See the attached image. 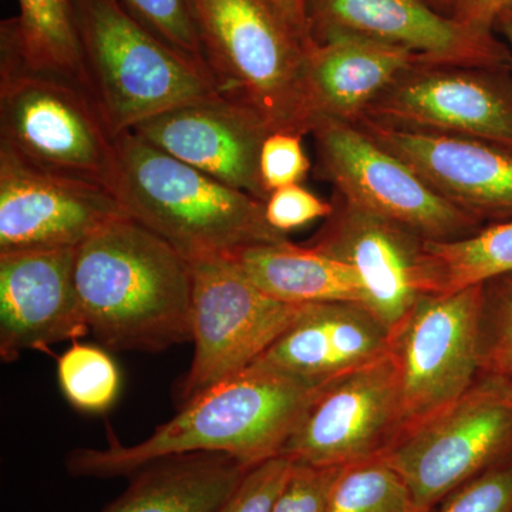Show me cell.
I'll list each match as a JSON object with an SVG mask.
<instances>
[{
	"label": "cell",
	"instance_id": "2e32d148",
	"mask_svg": "<svg viewBox=\"0 0 512 512\" xmlns=\"http://www.w3.org/2000/svg\"><path fill=\"white\" fill-rule=\"evenodd\" d=\"M357 126L484 225L512 220V150L476 138L421 133L362 119Z\"/></svg>",
	"mask_w": 512,
	"mask_h": 512
},
{
	"label": "cell",
	"instance_id": "30bf717a",
	"mask_svg": "<svg viewBox=\"0 0 512 512\" xmlns=\"http://www.w3.org/2000/svg\"><path fill=\"white\" fill-rule=\"evenodd\" d=\"M480 299L481 284L423 295L390 335L402 390V434L443 412L476 383Z\"/></svg>",
	"mask_w": 512,
	"mask_h": 512
},
{
	"label": "cell",
	"instance_id": "7402d4cb",
	"mask_svg": "<svg viewBox=\"0 0 512 512\" xmlns=\"http://www.w3.org/2000/svg\"><path fill=\"white\" fill-rule=\"evenodd\" d=\"M235 264L266 295L292 305L349 302L366 306L362 279L352 266L306 245H262L239 252Z\"/></svg>",
	"mask_w": 512,
	"mask_h": 512
},
{
	"label": "cell",
	"instance_id": "3957f363",
	"mask_svg": "<svg viewBox=\"0 0 512 512\" xmlns=\"http://www.w3.org/2000/svg\"><path fill=\"white\" fill-rule=\"evenodd\" d=\"M111 191L128 217L177 249L188 262L234 256L288 235L265 218V202L229 187L150 146L131 131L116 137Z\"/></svg>",
	"mask_w": 512,
	"mask_h": 512
},
{
	"label": "cell",
	"instance_id": "8992f818",
	"mask_svg": "<svg viewBox=\"0 0 512 512\" xmlns=\"http://www.w3.org/2000/svg\"><path fill=\"white\" fill-rule=\"evenodd\" d=\"M114 143L116 137L89 90L0 56L2 150L40 170L111 191L116 173Z\"/></svg>",
	"mask_w": 512,
	"mask_h": 512
},
{
	"label": "cell",
	"instance_id": "ac0fdd59",
	"mask_svg": "<svg viewBox=\"0 0 512 512\" xmlns=\"http://www.w3.org/2000/svg\"><path fill=\"white\" fill-rule=\"evenodd\" d=\"M131 133L220 183L266 202L259 156L269 136L254 116L228 101L188 104L137 124Z\"/></svg>",
	"mask_w": 512,
	"mask_h": 512
},
{
	"label": "cell",
	"instance_id": "f546056e",
	"mask_svg": "<svg viewBox=\"0 0 512 512\" xmlns=\"http://www.w3.org/2000/svg\"><path fill=\"white\" fill-rule=\"evenodd\" d=\"M292 466L291 458L276 456L249 468L234 493L215 512H272Z\"/></svg>",
	"mask_w": 512,
	"mask_h": 512
},
{
	"label": "cell",
	"instance_id": "603a6c76",
	"mask_svg": "<svg viewBox=\"0 0 512 512\" xmlns=\"http://www.w3.org/2000/svg\"><path fill=\"white\" fill-rule=\"evenodd\" d=\"M19 15L0 25V56L62 76L93 94L73 0H18ZM96 99V97H94Z\"/></svg>",
	"mask_w": 512,
	"mask_h": 512
},
{
	"label": "cell",
	"instance_id": "9c48e42d",
	"mask_svg": "<svg viewBox=\"0 0 512 512\" xmlns=\"http://www.w3.org/2000/svg\"><path fill=\"white\" fill-rule=\"evenodd\" d=\"M512 454V396L493 376L397 439L384 458L421 508L436 511L460 485Z\"/></svg>",
	"mask_w": 512,
	"mask_h": 512
},
{
	"label": "cell",
	"instance_id": "7c38bea8",
	"mask_svg": "<svg viewBox=\"0 0 512 512\" xmlns=\"http://www.w3.org/2000/svg\"><path fill=\"white\" fill-rule=\"evenodd\" d=\"M362 119L402 130L476 138L512 150V72L419 64L384 90Z\"/></svg>",
	"mask_w": 512,
	"mask_h": 512
},
{
	"label": "cell",
	"instance_id": "4316f807",
	"mask_svg": "<svg viewBox=\"0 0 512 512\" xmlns=\"http://www.w3.org/2000/svg\"><path fill=\"white\" fill-rule=\"evenodd\" d=\"M480 375H490L512 356V272L481 284L478 315Z\"/></svg>",
	"mask_w": 512,
	"mask_h": 512
},
{
	"label": "cell",
	"instance_id": "44dd1931",
	"mask_svg": "<svg viewBox=\"0 0 512 512\" xmlns=\"http://www.w3.org/2000/svg\"><path fill=\"white\" fill-rule=\"evenodd\" d=\"M248 470L222 453L157 458L131 473L126 491L100 512H215Z\"/></svg>",
	"mask_w": 512,
	"mask_h": 512
},
{
	"label": "cell",
	"instance_id": "f1b7e54d",
	"mask_svg": "<svg viewBox=\"0 0 512 512\" xmlns=\"http://www.w3.org/2000/svg\"><path fill=\"white\" fill-rule=\"evenodd\" d=\"M437 512H512V454L460 485Z\"/></svg>",
	"mask_w": 512,
	"mask_h": 512
},
{
	"label": "cell",
	"instance_id": "1f68e13d",
	"mask_svg": "<svg viewBox=\"0 0 512 512\" xmlns=\"http://www.w3.org/2000/svg\"><path fill=\"white\" fill-rule=\"evenodd\" d=\"M340 468L293 463L272 512H329Z\"/></svg>",
	"mask_w": 512,
	"mask_h": 512
},
{
	"label": "cell",
	"instance_id": "d4e9b609",
	"mask_svg": "<svg viewBox=\"0 0 512 512\" xmlns=\"http://www.w3.org/2000/svg\"><path fill=\"white\" fill-rule=\"evenodd\" d=\"M329 512H437L421 508L409 484L384 457L340 468Z\"/></svg>",
	"mask_w": 512,
	"mask_h": 512
},
{
	"label": "cell",
	"instance_id": "52a82bcc",
	"mask_svg": "<svg viewBox=\"0 0 512 512\" xmlns=\"http://www.w3.org/2000/svg\"><path fill=\"white\" fill-rule=\"evenodd\" d=\"M311 134L316 177L332 185L333 194L350 204L429 241L467 238L485 227L444 200L410 165L357 124L319 117Z\"/></svg>",
	"mask_w": 512,
	"mask_h": 512
},
{
	"label": "cell",
	"instance_id": "d590c367",
	"mask_svg": "<svg viewBox=\"0 0 512 512\" xmlns=\"http://www.w3.org/2000/svg\"><path fill=\"white\" fill-rule=\"evenodd\" d=\"M488 376L495 377L501 383V386L512 396V356L508 357L503 365Z\"/></svg>",
	"mask_w": 512,
	"mask_h": 512
},
{
	"label": "cell",
	"instance_id": "74e56055",
	"mask_svg": "<svg viewBox=\"0 0 512 512\" xmlns=\"http://www.w3.org/2000/svg\"><path fill=\"white\" fill-rule=\"evenodd\" d=\"M434 8L439 9L444 15L451 16L457 0H430Z\"/></svg>",
	"mask_w": 512,
	"mask_h": 512
},
{
	"label": "cell",
	"instance_id": "83f0119b",
	"mask_svg": "<svg viewBox=\"0 0 512 512\" xmlns=\"http://www.w3.org/2000/svg\"><path fill=\"white\" fill-rule=\"evenodd\" d=\"M121 3L154 35L210 74L187 0H121Z\"/></svg>",
	"mask_w": 512,
	"mask_h": 512
},
{
	"label": "cell",
	"instance_id": "7a4b0ae2",
	"mask_svg": "<svg viewBox=\"0 0 512 512\" xmlns=\"http://www.w3.org/2000/svg\"><path fill=\"white\" fill-rule=\"evenodd\" d=\"M322 386L252 365L181 406L141 443L124 446L111 440L106 448H76L66 468L74 477H128L157 458L188 453L228 454L255 467L281 456Z\"/></svg>",
	"mask_w": 512,
	"mask_h": 512
},
{
	"label": "cell",
	"instance_id": "836d02e7",
	"mask_svg": "<svg viewBox=\"0 0 512 512\" xmlns=\"http://www.w3.org/2000/svg\"><path fill=\"white\" fill-rule=\"evenodd\" d=\"M511 5L512 0H457L451 18L471 28L495 32L498 20Z\"/></svg>",
	"mask_w": 512,
	"mask_h": 512
},
{
	"label": "cell",
	"instance_id": "4dcf8cb0",
	"mask_svg": "<svg viewBox=\"0 0 512 512\" xmlns=\"http://www.w3.org/2000/svg\"><path fill=\"white\" fill-rule=\"evenodd\" d=\"M301 134L272 133L265 138L259 156L262 185L268 195L288 185L302 184L312 164Z\"/></svg>",
	"mask_w": 512,
	"mask_h": 512
},
{
	"label": "cell",
	"instance_id": "8fae6325",
	"mask_svg": "<svg viewBox=\"0 0 512 512\" xmlns=\"http://www.w3.org/2000/svg\"><path fill=\"white\" fill-rule=\"evenodd\" d=\"M402 429L399 369L389 352L320 387L281 456L311 466H350L383 457Z\"/></svg>",
	"mask_w": 512,
	"mask_h": 512
},
{
	"label": "cell",
	"instance_id": "9a60e30c",
	"mask_svg": "<svg viewBox=\"0 0 512 512\" xmlns=\"http://www.w3.org/2000/svg\"><path fill=\"white\" fill-rule=\"evenodd\" d=\"M333 212L306 247L352 266L366 291V308L390 335L421 298L420 262L426 239L332 195Z\"/></svg>",
	"mask_w": 512,
	"mask_h": 512
},
{
	"label": "cell",
	"instance_id": "d6a6232c",
	"mask_svg": "<svg viewBox=\"0 0 512 512\" xmlns=\"http://www.w3.org/2000/svg\"><path fill=\"white\" fill-rule=\"evenodd\" d=\"M332 212V201L322 200L302 184L279 188L265 202L266 221L285 235L313 221H325Z\"/></svg>",
	"mask_w": 512,
	"mask_h": 512
},
{
	"label": "cell",
	"instance_id": "cb8c5ba5",
	"mask_svg": "<svg viewBox=\"0 0 512 512\" xmlns=\"http://www.w3.org/2000/svg\"><path fill=\"white\" fill-rule=\"evenodd\" d=\"M512 272V220L495 222L454 241L426 239L421 255V295L453 293Z\"/></svg>",
	"mask_w": 512,
	"mask_h": 512
},
{
	"label": "cell",
	"instance_id": "5b68a950",
	"mask_svg": "<svg viewBox=\"0 0 512 512\" xmlns=\"http://www.w3.org/2000/svg\"><path fill=\"white\" fill-rule=\"evenodd\" d=\"M84 64L114 137L165 111L222 101L210 74L138 22L121 0H73Z\"/></svg>",
	"mask_w": 512,
	"mask_h": 512
},
{
	"label": "cell",
	"instance_id": "6da1fadb",
	"mask_svg": "<svg viewBox=\"0 0 512 512\" xmlns=\"http://www.w3.org/2000/svg\"><path fill=\"white\" fill-rule=\"evenodd\" d=\"M74 286L104 348L158 353L191 342V262L131 217L76 249Z\"/></svg>",
	"mask_w": 512,
	"mask_h": 512
},
{
	"label": "cell",
	"instance_id": "277c9868",
	"mask_svg": "<svg viewBox=\"0 0 512 512\" xmlns=\"http://www.w3.org/2000/svg\"><path fill=\"white\" fill-rule=\"evenodd\" d=\"M218 94L269 133L311 134L306 46L265 0H187Z\"/></svg>",
	"mask_w": 512,
	"mask_h": 512
},
{
	"label": "cell",
	"instance_id": "e575fe53",
	"mask_svg": "<svg viewBox=\"0 0 512 512\" xmlns=\"http://www.w3.org/2000/svg\"><path fill=\"white\" fill-rule=\"evenodd\" d=\"M265 2L284 19L286 25L302 40L306 49L309 50L315 46L311 36V29H309L306 0H265Z\"/></svg>",
	"mask_w": 512,
	"mask_h": 512
},
{
	"label": "cell",
	"instance_id": "4fadbf2b",
	"mask_svg": "<svg viewBox=\"0 0 512 512\" xmlns=\"http://www.w3.org/2000/svg\"><path fill=\"white\" fill-rule=\"evenodd\" d=\"M315 45L363 37L404 47L439 64L510 70L512 56L495 32L444 15L430 0H306Z\"/></svg>",
	"mask_w": 512,
	"mask_h": 512
},
{
	"label": "cell",
	"instance_id": "e0dca14e",
	"mask_svg": "<svg viewBox=\"0 0 512 512\" xmlns=\"http://www.w3.org/2000/svg\"><path fill=\"white\" fill-rule=\"evenodd\" d=\"M76 249L0 254V357L84 338L90 329L74 286Z\"/></svg>",
	"mask_w": 512,
	"mask_h": 512
},
{
	"label": "cell",
	"instance_id": "d6986e66",
	"mask_svg": "<svg viewBox=\"0 0 512 512\" xmlns=\"http://www.w3.org/2000/svg\"><path fill=\"white\" fill-rule=\"evenodd\" d=\"M389 352V330L362 303H308L254 365L322 386Z\"/></svg>",
	"mask_w": 512,
	"mask_h": 512
},
{
	"label": "cell",
	"instance_id": "ba28073f",
	"mask_svg": "<svg viewBox=\"0 0 512 512\" xmlns=\"http://www.w3.org/2000/svg\"><path fill=\"white\" fill-rule=\"evenodd\" d=\"M191 266L194 357L178 387L180 406L254 365L303 306L266 295L229 256Z\"/></svg>",
	"mask_w": 512,
	"mask_h": 512
},
{
	"label": "cell",
	"instance_id": "8d00e7d4",
	"mask_svg": "<svg viewBox=\"0 0 512 512\" xmlns=\"http://www.w3.org/2000/svg\"><path fill=\"white\" fill-rule=\"evenodd\" d=\"M495 32L501 33V36L504 37L505 45L510 49L512 56V18H503L498 20Z\"/></svg>",
	"mask_w": 512,
	"mask_h": 512
},
{
	"label": "cell",
	"instance_id": "ffe728a7",
	"mask_svg": "<svg viewBox=\"0 0 512 512\" xmlns=\"http://www.w3.org/2000/svg\"><path fill=\"white\" fill-rule=\"evenodd\" d=\"M424 63L433 62L404 47L363 37H338L311 47L306 67L316 120L357 123L404 72Z\"/></svg>",
	"mask_w": 512,
	"mask_h": 512
},
{
	"label": "cell",
	"instance_id": "f35d334b",
	"mask_svg": "<svg viewBox=\"0 0 512 512\" xmlns=\"http://www.w3.org/2000/svg\"><path fill=\"white\" fill-rule=\"evenodd\" d=\"M503 18H512V5H511V8L507 10V13H505ZM503 18H501V19H503Z\"/></svg>",
	"mask_w": 512,
	"mask_h": 512
},
{
	"label": "cell",
	"instance_id": "484cf974",
	"mask_svg": "<svg viewBox=\"0 0 512 512\" xmlns=\"http://www.w3.org/2000/svg\"><path fill=\"white\" fill-rule=\"evenodd\" d=\"M57 379L67 402L84 413L106 412L120 393L119 367L100 346L74 342L59 357Z\"/></svg>",
	"mask_w": 512,
	"mask_h": 512
},
{
	"label": "cell",
	"instance_id": "5bb4252c",
	"mask_svg": "<svg viewBox=\"0 0 512 512\" xmlns=\"http://www.w3.org/2000/svg\"><path fill=\"white\" fill-rule=\"evenodd\" d=\"M126 217L103 185L40 170L0 148V254L77 249Z\"/></svg>",
	"mask_w": 512,
	"mask_h": 512
}]
</instances>
